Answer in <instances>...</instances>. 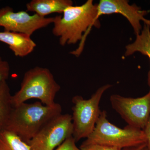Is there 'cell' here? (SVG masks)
<instances>
[{
  "label": "cell",
  "instance_id": "cell-1",
  "mask_svg": "<svg viewBox=\"0 0 150 150\" xmlns=\"http://www.w3.org/2000/svg\"><path fill=\"white\" fill-rule=\"evenodd\" d=\"M52 32L59 38L62 46L75 44L81 41L78 48L71 54L78 57L83 51L84 43L91 28H98L100 23L98 17L97 4L93 0H88L80 6H72L63 12V16L54 17Z\"/></svg>",
  "mask_w": 150,
  "mask_h": 150
},
{
  "label": "cell",
  "instance_id": "cell-2",
  "mask_svg": "<svg viewBox=\"0 0 150 150\" xmlns=\"http://www.w3.org/2000/svg\"><path fill=\"white\" fill-rule=\"evenodd\" d=\"M62 112V106L56 103L52 106L45 105L40 101L23 103L13 107L4 129L28 143Z\"/></svg>",
  "mask_w": 150,
  "mask_h": 150
},
{
  "label": "cell",
  "instance_id": "cell-3",
  "mask_svg": "<svg viewBox=\"0 0 150 150\" xmlns=\"http://www.w3.org/2000/svg\"><path fill=\"white\" fill-rule=\"evenodd\" d=\"M61 86L48 69L36 67L25 73L20 89L12 96L13 107L31 99H38L43 104L52 106Z\"/></svg>",
  "mask_w": 150,
  "mask_h": 150
},
{
  "label": "cell",
  "instance_id": "cell-4",
  "mask_svg": "<svg viewBox=\"0 0 150 150\" xmlns=\"http://www.w3.org/2000/svg\"><path fill=\"white\" fill-rule=\"evenodd\" d=\"M85 142L107 145L123 149L146 144L142 129L128 126L119 128L109 122L107 112L101 111L94 129Z\"/></svg>",
  "mask_w": 150,
  "mask_h": 150
},
{
  "label": "cell",
  "instance_id": "cell-5",
  "mask_svg": "<svg viewBox=\"0 0 150 150\" xmlns=\"http://www.w3.org/2000/svg\"><path fill=\"white\" fill-rule=\"evenodd\" d=\"M112 86L108 84L102 86L88 99L79 95L73 97V137L76 142L87 138L93 131L101 112L99 104L101 98Z\"/></svg>",
  "mask_w": 150,
  "mask_h": 150
},
{
  "label": "cell",
  "instance_id": "cell-6",
  "mask_svg": "<svg viewBox=\"0 0 150 150\" xmlns=\"http://www.w3.org/2000/svg\"><path fill=\"white\" fill-rule=\"evenodd\" d=\"M73 134L71 115L62 113L49 121L27 144L30 150H54Z\"/></svg>",
  "mask_w": 150,
  "mask_h": 150
},
{
  "label": "cell",
  "instance_id": "cell-7",
  "mask_svg": "<svg viewBox=\"0 0 150 150\" xmlns=\"http://www.w3.org/2000/svg\"><path fill=\"white\" fill-rule=\"evenodd\" d=\"M111 106L129 126L143 130L150 117V89L141 97H125L118 94L110 98Z\"/></svg>",
  "mask_w": 150,
  "mask_h": 150
},
{
  "label": "cell",
  "instance_id": "cell-8",
  "mask_svg": "<svg viewBox=\"0 0 150 150\" xmlns=\"http://www.w3.org/2000/svg\"><path fill=\"white\" fill-rule=\"evenodd\" d=\"M54 17H41L27 11L15 12L11 7L0 8V26L5 31L21 33L31 36L36 30L47 27L54 22Z\"/></svg>",
  "mask_w": 150,
  "mask_h": 150
},
{
  "label": "cell",
  "instance_id": "cell-9",
  "mask_svg": "<svg viewBox=\"0 0 150 150\" xmlns=\"http://www.w3.org/2000/svg\"><path fill=\"white\" fill-rule=\"evenodd\" d=\"M98 17L113 13L120 14L127 19L136 35L142 30L141 21L150 27V20L145 18L149 11L142 10L135 4L130 5L127 0H100L97 4Z\"/></svg>",
  "mask_w": 150,
  "mask_h": 150
},
{
  "label": "cell",
  "instance_id": "cell-10",
  "mask_svg": "<svg viewBox=\"0 0 150 150\" xmlns=\"http://www.w3.org/2000/svg\"><path fill=\"white\" fill-rule=\"evenodd\" d=\"M30 36L21 33L0 31V41L7 44L17 57H25L34 51L36 44Z\"/></svg>",
  "mask_w": 150,
  "mask_h": 150
},
{
  "label": "cell",
  "instance_id": "cell-11",
  "mask_svg": "<svg viewBox=\"0 0 150 150\" xmlns=\"http://www.w3.org/2000/svg\"><path fill=\"white\" fill-rule=\"evenodd\" d=\"M72 6L73 2L71 0H32L26 4V11L46 17L51 13H63L66 8Z\"/></svg>",
  "mask_w": 150,
  "mask_h": 150
},
{
  "label": "cell",
  "instance_id": "cell-12",
  "mask_svg": "<svg viewBox=\"0 0 150 150\" xmlns=\"http://www.w3.org/2000/svg\"><path fill=\"white\" fill-rule=\"evenodd\" d=\"M125 56L133 55L136 52H139L148 56L150 62V27L144 23L141 33L136 35V38L133 43L126 46ZM148 84L150 89V71L148 74Z\"/></svg>",
  "mask_w": 150,
  "mask_h": 150
},
{
  "label": "cell",
  "instance_id": "cell-13",
  "mask_svg": "<svg viewBox=\"0 0 150 150\" xmlns=\"http://www.w3.org/2000/svg\"><path fill=\"white\" fill-rule=\"evenodd\" d=\"M12 96L6 81H0V130L4 129L13 107Z\"/></svg>",
  "mask_w": 150,
  "mask_h": 150
},
{
  "label": "cell",
  "instance_id": "cell-14",
  "mask_svg": "<svg viewBox=\"0 0 150 150\" xmlns=\"http://www.w3.org/2000/svg\"><path fill=\"white\" fill-rule=\"evenodd\" d=\"M0 150H30V148L15 134L2 129L0 130Z\"/></svg>",
  "mask_w": 150,
  "mask_h": 150
},
{
  "label": "cell",
  "instance_id": "cell-15",
  "mask_svg": "<svg viewBox=\"0 0 150 150\" xmlns=\"http://www.w3.org/2000/svg\"><path fill=\"white\" fill-rule=\"evenodd\" d=\"M79 148L81 150H123L107 145L96 143H88L85 141L83 142Z\"/></svg>",
  "mask_w": 150,
  "mask_h": 150
},
{
  "label": "cell",
  "instance_id": "cell-16",
  "mask_svg": "<svg viewBox=\"0 0 150 150\" xmlns=\"http://www.w3.org/2000/svg\"><path fill=\"white\" fill-rule=\"evenodd\" d=\"M10 74V66L7 61L0 57V81H6Z\"/></svg>",
  "mask_w": 150,
  "mask_h": 150
},
{
  "label": "cell",
  "instance_id": "cell-17",
  "mask_svg": "<svg viewBox=\"0 0 150 150\" xmlns=\"http://www.w3.org/2000/svg\"><path fill=\"white\" fill-rule=\"evenodd\" d=\"M76 142L74 137H70L54 150H81L77 146Z\"/></svg>",
  "mask_w": 150,
  "mask_h": 150
},
{
  "label": "cell",
  "instance_id": "cell-18",
  "mask_svg": "<svg viewBox=\"0 0 150 150\" xmlns=\"http://www.w3.org/2000/svg\"><path fill=\"white\" fill-rule=\"evenodd\" d=\"M143 130L146 137V148L148 150H150V117Z\"/></svg>",
  "mask_w": 150,
  "mask_h": 150
},
{
  "label": "cell",
  "instance_id": "cell-19",
  "mask_svg": "<svg viewBox=\"0 0 150 150\" xmlns=\"http://www.w3.org/2000/svg\"><path fill=\"white\" fill-rule=\"evenodd\" d=\"M146 144H144L137 146L133 147L126 148L123 149V150H142L146 147Z\"/></svg>",
  "mask_w": 150,
  "mask_h": 150
},
{
  "label": "cell",
  "instance_id": "cell-20",
  "mask_svg": "<svg viewBox=\"0 0 150 150\" xmlns=\"http://www.w3.org/2000/svg\"><path fill=\"white\" fill-rule=\"evenodd\" d=\"M142 150H148L147 149H146V147L144 148V149H142Z\"/></svg>",
  "mask_w": 150,
  "mask_h": 150
}]
</instances>
